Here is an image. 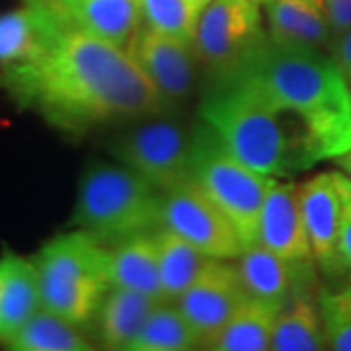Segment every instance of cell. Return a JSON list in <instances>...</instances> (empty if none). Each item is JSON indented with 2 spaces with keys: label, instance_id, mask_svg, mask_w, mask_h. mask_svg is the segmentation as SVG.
I'll list each match as a JSON object with an SVG mask.
<instances>
[{
  "label": "cell",
  "instance_id": "12",
  "mask_svg": "<svg viewBox=\"0 0 351 351\" xmlns=\"http://www.w3.org/2000/svg\"><path fill=\"white\" fill-rule=\"evenodd\" d=\"M301 211L314 263L326 277L346 276L339 256L341 195L336 172H320L299 186Z\"/></svg>",
  "mask_w": 351,
  "mask_h": 351
},
{
  "label": "cell",
  "instance_id": "9",
  "mask_svg": "<svg viewBox=\"0 0 351 351\" xmlns=\"http://www.w3.org/2000/svg\"><path fill=\"white\" fill-rule=\"evenodd\" d=\"M162 226L209 258L237 260L244 250L237 226L193 178L162 193Z\"/></svg>",
  "mask_w": 351,
  "mask_h": 351
},
{
  "label": "cell",
  "instance_id": "4",
  "mask_svg": "<svg viewBox=\"0 0 351 351\" xmlns=\"http://www.w3.org/2000/svg\"><path fill=\"white\" fill-rule=\"evenodd\" d=\"M71 223L110 248L162 226V191L123 164L94 162L78 182Z\"/></svg>",
  "mask_w": 351,
  "mask_h": 351
},
{
  "label": "cell",
  "instance_id": "16",
  "mask_svg": "<svg viewBox=\"0 0 351 351\" xmlns=\"http://www.w3.org/2000/svg\"><path fill=\"white\" fill-rule=\"evenodd\" d=\"M267 38L285 45L328 49L332 34L322 0H262Z\"/></svg>",
  "mask_w": 351,
  "mask_h": 351
},
{
  "label": "cell",
  "instance_id": "7",
  "mask_svg": "<svg viewBox=\"0 0 351 351\" xmlns=\"http://www.w3.org/2000/svg\"><path fill=\"white\" fill-rule=\"evenodd\" d=\"M191 133L174 117L154 113L129 121L113 137L110 152L115 162L166 193L191 180Z\"/></svg>",
  "mask_w": 351,
  "mask_h": 351
},
{
  "label": "cell",
  "instance_id": "24",
  "mask_svg": "<svg viewBox=\"0 0 351 351\" xmlns=\"http://www.w3.org/2000/svg\"><path fill=\"white\" fill-rule=\"evenodd\" d=\"M12 351H90L94 341L82 326L41 308L6 346Z\"/></svg>",
  "mask_w": 351,
  "mask_h": 351
},
{
  "label": "cell",
  "instance_id": "27",
  "mask_svg": "<svg viewBox=\"0 0 351 351\" xmlns=\"http://www.w3.org/2000/svg\"><path fill=\"white\" fill-rule=\"evenodd\" d=\"M318 306L328 350L351 351V283L336 291L322 289Z\"/></svg>",
  "mask_w": 351,
  "mask_h": 351
},
{
  "label": "cell",
  "instance_id": "32",
  "mask_svg": "<svg viewBox=\"0 0 351 351\" xmlns=\"http://www.w3.org/2000/svg\"><path fill=\"white\" fill-rule=\"evenodd\" d=\"M195 2H197V4H199L201 8H205V6H207V4H209V2H213V0H195Z\"/></svg>",
  "mask_w": 351,
  "mask_h": 351
},
{
  "label": "cell",
  "instance_id": "5",
  "mask_svg": "<svg viewBox=\"0 0 351 351\" xmlns=\"http://www.w3.org/2000/svg\"><path fill=\"white\" fill-rule=\"evenodd\" d=\"M41 308L76 326L92 322L110 289V248L80 228L61 232L38 250Z\"/></svg>",
  "mask_w": 351,
  "mask_h": 351
},
{
  "label": "cell",
  "instance_id": "3",
  "mask_svg": "<svg viewBox=\"0 0 351 351\" xmlns=\"http://www.w3.org/2000/svg\"><path fill=\"white\" fill-rule=\"evenodd\" d=\"M199 115L228 151L265 176L287 180L324 162L313 141L234 71L211 75Z\"/></svg>",
  "mask_w": 351,
  "mask_h": 351
},
{
  "label": "cell",
  "instance_id": "23",
  "mask_svg": "<svg viewBox=\"0 0 351 351\" xmlns=\"http://www.w3.org/2000/svg\"><path fill=\"white\" fill-rule=\"evenodd\" d=\"M154 239L158 246L162 299L166 302H176L211 258L166 226L154 230Z\"/></svg>",
  "mask_w": 351,
  "mask_h": 351
},
{
  "label": "cell",
  "instance_id": "17",
  "mask_svg": "<svg viewBox=\"0 0 351 351\" xmlns=\"http://www.w3.org/2000/svg\"><path fill=\"white\" fill-rule=\"evenodd\" d=\"M64 18L88 36L127 49L141 25L138 0H53Z\"/></svg>",
  "mask_w": 351,
  "mask_h": 351
},
{
  "label": "cell",
  "instance_id": "15",
  "mask_svg": "<svg viewBox=\"0 0 351 351\" xmlns=\"http://www.w3.org/2000/svg\"><path fill=\"white\" fill-rule=\"evenodd\" d=\"M41 311V289L34 258L18 252L0 254V346L4 348Z\"/></svg>",
  "mask_w": 351,
  "mask_h": 351
},
{
  "label": "cell",
  "instance_id": "6",
  "mask_svg": "<svg viewBox=\"0 0 351 351\" xmlns=\"http://www.w3.org/2000/svg\"><path fill=\"white\" fill-rule=\"evenodd\" d=\"M191 178L237 226L244 248L258 244L260 213L276 178L242 162L205 121L191 133Z\"/></svg>",
  "mask_w": 351,
  "mask_h": 351
},
{
  "label": "cell",
  "instance_id": "29",
  "mask_svg": "<svg viewBox=\"0 0 351 351\" xmlns=\"http://www.w3.org/2000/svg\"><path fill=\"white\" fill-rule=\"evenodd\" d=\"M332 41L351 29V0H322Z\"/></svg>",
  "mask_w": 351,
  "mask_h": 351
},
{
  "label": "cell",
  "instance_id": "34",
  "mask_svg": "<svg viewBox=\"0 0 351 351\" xmlns=\"http://www.w3.org/2000/svg\"><path fill=\"white\" fill-rule=\"evenodd\" d=\"M350 86H351V84H350Z\"/></svg>",
  "mask_w": 351,
  "mask_h": 351
},
{
  "label": "cell",
  "instance_id": "1",
  "mask_svg": "<svg viewBox=\"0 0 351 351\" xmlns=\"http://www.w3.org/2000/svg\"><path fill=\"white\" fill-rule=\"evenodd\" d=\"M51 24L36 55L0 66V92L64 135L166 112L129 53L88 36L47 0Z\"/></svg>",
  "mask_w": 351,
  "mask_h": 351
},
{
  "label": "cell",
  "instance_id": "19",
  "mask_svg": "<svg viewBox=\"0 0 351 351\" xmlns=\"http://www.w3.org/2000/svg\"><path fill=\"white\" fill-rule=\"evenodd\" d=\"M110 287L131 289L164 301L154 232L137 234L110 246Z\"/></svg>",
  "mask_w": 351,
  "mask_h": 351
},
{
  "label": "cell",
  "instance_id": "25",
  "mask_svg": "<svg viewBox=\"0 0 351 351\" xmlns=\"http://www.w3.org/2000/svg\"><path fill=\"white\" fill-rule=\"evenodd\" d=\"M201 348L195 328L176 302H158L127 351H189Z\"/></svg>",
  "mask_w": 351,
  "mask_h": 351
},
{
  "label": "cell",
  "instance_id": "33",
  "mask_svg": "<svg viewBox=\"0 0 351 351\" xmlns=\"http://www.w3.org/2000/svg\"><path fill=\"white\" fill-rule=\"evenodd\" d=\"M260 2H262V0H260Z\"/></svg>",
  "mask_w": 351,
  "mask_h": 351
},
{
  "label": "cell",
  "instance_id": "11",
  "mask_svg": "<svg viewBox=\"0 0 351 351\" xmlns=\"http://www.w3.org/2000/svg\"><path fill=\"white\" fill-rule=\"evenodd\" d=\"M230 262L232 260L211 258L195 281L176 301L189 324L195 328L201 343L211 338L248 299L237 265Z\"/></svg>",
  "mask_w": 351,
  "mask_h": 351
},
{
  "label": "cell",
  "instance_id": "20",
  "mask_svg": "<svg viewBox=\"0 0 351 351\" xmlns=\"http://www.w3.org/2000/svg\"><path fill=\"white\" fill-rule=\"evenodd\" d=\"M276 306L248 297L211 338L201 343V350L211 351H263L269 350Z\"/></svg>",
  "mask_w": 351,
  "mask_h": 351
},
{
  "label": "cell",
  "instance_id": "21",
  "mask_svg": "<svg viewBox=\"0 0 351 351\" xmlns=\"http://www.w3.org/2000/svg\"><path fill=\"white\" fill-rule=\"evenodd\" d=\"M49 24L47 0H22L18 8L0 12V66L36 55L47 38Z\"/></svg>",
  "mask_w": 351,
  "mask_h": 351
},
{
  "label": "cell",
  "instance_id": "10",
  "mask_svg": "<svg viewBox=\"0 0 351 351\" xmlns=\"http://www.w3.org/2000/svg\"><path fill=\"white\" fill-rule=\"evenodd\" d=\"M125 51L158 94L164 110L186 101L193 94L201 64L193 43L141 24Z\"/></svg>",
  "mask_w": 351,
  "mask_h": 351
},
{
  "label": "cell",
  "instance_id": "2",
  "mask_svg": "<svg viewBox=\"0 0 351 351\" xmlns=\"http://www.w3.org/2000/svg\"><path fill=\"white\" fill-rule=\"evenodd\" d=\"M313 138L324 160L351 149V86L326 49L267 36L230 66Z\"/></svg>",
  "mask_w": 351,
  "mask_h": 351
},
{
  "label": "cell",
  "instance_id": "18",
  "mask_svg": "<svg viewBox=\"0 0 351 351\" xmlns=\"http://www.w3.org/2000/svg\"><path fill=\"white\" fill-rule=\"evenodd\" d=\"M158 299L123 287H110L94 314V334L101 348L127 351Z\"/></svg>",
  "mask_w": 351,
  "mask_h": 351
},
{
  "label": "cell",
  "instance_id": "28",
  "mask_svg": "<svg viewBox=\"0 0 351 351\" xmlns=\"http://www.w3.org/2000/svg\"><path fill=\"white\" fill-rule=\"evenodd\" d=\"M338 174V188L341 195V225H339V256L346 269V276L351 279V180L341 172Z\"/></svg>",
  "mask_w": 351,
  "mask_h": 351
},
{
  "label": "cell",
  "instance_id": "8",
  "mask_svg": "<svg viewBox=\"0 0 351 351\" xmlns=\"http://www.w3.org/2000/svg\"><path fill=\"white\" fill-rule=\"evenodd\" d=\"M267 36L260 0H213L199 16L193 49L211 73H225Z\"/></svg>",
  "mask_w": 351,
  "mask_h": 351
},
{
  "label": "cell",
  "instance_id": "30",
  "mask_svg": "<svg viewBox=\"0 0 351 351\" xmlns=\"http://www.w3.org/2000/svg\"><path fill=\"white\" fill-rule=\"evenodd\" d=\"M328 51L334 57V61L338 63L339 71L343 73L346 80L351 84V29H348L338 39H334Z\"/></svg>",
  "mask_w": 351,
  "mask_h": 351
},
{
  "label": "cell",
  "instance_id": "26",
  "mask_svg": "<svg viewBox=\"0 0 351 351\" xmlns=\"http://www.w3.org/2000/svg\"><path fill=\"white\" fill-rule=\"evenodd\" d=\"M138 12L141 24L193 43L203 8L195 0H138Z\"/></svg>",
  "mask_w": 351,
  "mask_h": 351
},
{
  "label": "cell",
  "instance_id": "31",
  "mask_svg": "<svg viewBox=\"0 0 351 351\" xmlns=\"http://www.w3.org/2000/svg\"><path fill=\"white\" fill-rule=\"evenodd\" d=\"M332 162L338 166V170L341 172V174L348 176V178L351 180V149L350 151L341 152V154H339V156H336Z\"/></svg>",
  "mask_w": 351,
  "mask_h": 351
},
{
  "label": "cell",
  "instance_id": "22",
  "mask_svg": "<svg viewBox=\"0 0 351 351\" xmlns=\"http://www.w3.org/2000/svg\"><path fill=\"white\" fill-rule=\"evenodd\" d=\"M269 350L274 351H320L328 350L318 297L301 293L277 313Z\"/></svg>",
  "mask_w": 351,
  "mask_h": 351
},
{
  "label": "cell",
  "instance_id": "13",
  "mask_svg": "<svg viewBox=\"0 0 351 351\" xmlns=\"http://www.w3.org/2000/svg\"><path fill=\"white\" fill-rule=\"evenodd\" d=\"M234 265L248 297L277 311L314 285V262H289L262 244L244 248Z\"/></svg>",
  "mask_w": 351,
  "mask_h": 351
},
{
  "label": "cell",
  "instance_id": "14",
  "mask_svg": "<svg viewBox=\"0 0 351 351\" xmlns=\"http://www.w3.org/2000/svg\"><path fill=\"white\" fill-rule=\"evenodd\" d=\"M258 244L289 262H314L297 184L274 180L260 213Z\"/></svg>",
  "mask_w": 351,
  "mask_h": 351
}]
</instances>
